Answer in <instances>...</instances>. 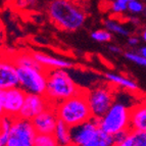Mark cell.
<instances>
[{
    "label": "cell",
    "instance_id": "6da1fadb",
    "mask_svg": "<svg viewBox=\"0 0 146 146\" xmlns=\"http://www.w3.org/2000/svg\"><path fill=\"white\" fill-rule=\"evenodd\" d=\"M49 19L55 27L63 31H76L84 25L86 13L70 0H52L48 5Z\"/></svg>",
    "mask_w": 146,
    "mask_h": 146
},
{
    "label": "cell",
    "instance_id": "7a4b0ae2",
    "mask_svg": "<svg viewBox=\"0 0 146 146\" xmlns=\"http://www.w3.org/2000/svg\"><path fill=\"white\" fill-rule=\"evenodd\" d=\"M89 90L81 89L78 94L59 103L55 108L59 119L63 121L70 128L83 124L93 117L89 100Z\"/></svg>",
    "mask_w": 146,
    "mask_h": 146
},
{
    "label": "cell",
    "instance_id": "3957f363",
    "mask_svg": "<svg viewBox=\"0 0 146 146\" xmlns=\"http://www.w3.org/2000/svg\"><path fill=\"white\" fill-rule=\"evenodd\" d=\"M81 89L63 68H52L47 76L45 97L56 108L60 102L78 94Z\"/></svg>",
    "mask_w": 146,
    "mask_h": 146
},
{
    "label": "cell",
    "instance_id": "277c9868",
    "mask_svg": "<svg viewBox=\"0 0 146 146\" xmlns=\"http://www.w3.org/2000/svg\"><path fill=\"white\" fill-rule=\"evenodd\" d=\"M131 107L115 99L110 110L99 121V128L110 135L130 129Z\"/></svg>",
    "mask_w": 146,
    "mask_h": 146
},
{
    "label": "cell",
    "instance_id": "5b68a950",
    "mask_svg": "<svg viewBox=\"0 0 146 146\" xmlns=\"http://www.w3.org/2000/svg\"><path fill=\"white\" fill-rule=\"evenodd\" d=\"M17 68L20 78V86L26 92L45 95L49 72L40 71L36 68L26 66H19Z\"/></svg>",
    "mask_w": 146,
    "mask_h": 146
},
{
    "label": "cell",
    "instance_id": "8992f818",
    "mask_svg": "<svg viewBox=\"0 0 146 146\" xmlns=\"http://www.w3.org/2000/svg\"><path fill=\"white\" fill-rule=\"evenodd\" d=\"M112 85L113 84H111V86L100 85L88 92V100L93 117L101 119L115 103V96Z\"/></svg>",
    "mask_w": 146,
    "mask_h": 146
},
{
    "label": "cell",
    "instance_id": "52a82bcc",
    "mask_svg": "<svg viewBox=\"0 0 146 146\" xmlns=\"http://www.w3.org/2000/svg\"><path fill=\"white\" fill-rule=\"evenodd\" d=\"M28 93L22 87H15L1 90L0 92V108L1 115L15 119L19 117Z\"/></svg>",
    "mask_w": 146,
    "mask_h": 146
},
{
    "label": "cell",
    "instance_id": "ba28073f",
    "mask_svg": "<svg viewBox=\"0 0 146 146\" xmlns=\"http://www.w3.org/2000/svg\"><path fill=\"white\" fill-rule=\"evenodd\" d=\"M49 106H52V105H50L48 99L45 97V95L28 93L24 106L17 117L32 121L34 117L40 115L42 111L47 110Z\"/></svg>",
    "mask_w": 146,
    "mask_h": 146
},
{
    "label": "cell",
    "instance_id": "9c48e42d",
    "mask_svg": "<svg viewBox=\"0 0 146 146\" xmlns=\"http://www.w3.org/2000/svg\"><path fill=\"white\" fill-rule=\"evenodd\" d=\"M37 134L38 133L32 121L20 117H15L13 119L10 136L17 138L24 146H34Z\"/></svg>",
    "mask_w": 146,
    "mask_h": 146
},
{
    "label": "cell",
    "instance_id": "30bf717a",
    "mask_svg": "<svg viewBox=\"0 0 146 146\" xmlns=\"http://www.w3.org/2000/svg\"><path fill=\"white\" fill-rule=\"evenodd\" d=\"M100 119L93 117L90 121L71 128L72 142L75 146H84L94 137L99 129Z\"/></svg>",
    "mask_w": 146,
    "mask_h": 146
},
{
    "label": "cell",
    "instance_id": "8fae6325",
    "mask_svg": "<svg viewBox=\"0 0 146 146\" xmlns=\"http://www.w3.org/2000/svg\"><path fill=\"white\" fill-rule=\"evenodd\" d=\"M57 122L58 117L56 115L54 106H49L47 110L32 119L38 134H54Z\"/></svg>",
    "mask_w": 146,
    "mask_h": 146
},
{
    "label": "cell",
    "instance_id": "7c38bea8",
    "mask_svg": "<svg viewBox=\"0 0 146 146\" xmlns=\"http://www.w3.org/2000/svg\"><path fill=\"white\" fill-rule=\"evenodd\" d=\"M20 78L17 74V66L8 57L2 56L0 64V88L6 90L10 88L19 87Z\"/></svg>",
    "mask_w": 146,
    "mask_h": 146
},
{
    "label": "cell",
    "instance_id": "4fadbf2b",
    "mask_svg": "<svg viewBox=\"0 0 146 146\" xmlns=\"http://www.w3.org/2000/svg\"><path fill=\"white\" fill-rule=\"evenodd\" d=\"M130 129L132 131L146 132V101L131 107Z\"/></svg>",
    "mask_w": 146,
    "mask_h": 146
},
{
    "label": "cell",
    "instance_id": "5bb4252c",
    "mask_svg": "<svg viewBox=\"0 0 146 146\" xmlns=\"http://www.w3.org/2000/svg\"><path fill=\"white\" fill-rule=\"evenodd\" d=\"M32 54L38 62H40L42 66H46L50 70H52V68H63L64 70V68H70L74 66L70 61L62 60V59L56 58V57L44 53H40V52H33Z\"/></svg>",
    "mask_w": 146,
    "mask_h": 146
},
{
    "label": "cell",
    "instance_id": "9a60e30c",
    "mask_svg": "<svg viewBox=\"0 0 146 146\" xmlns=\"http://www.w3.org/2000/svg\"><path fill=\"white\" fill-rule=\"evenodd\" d=\"M54 135H55L60 146H70L73 144L71 136V128L63 121L59 119L58 122H57V126H56Z\"/></svg>",
    "mask_w": 146,
    "mask_h": 146
},
{
    "label": "cell",
    "instance_id": "2e32d148",
    "mask_svg": "<svg viewBox=\"0 0 146 146\" xmlns=\"http://www.w3.org/2000/svg\"><path fill=\"white\" fill-rule=\"evenodd\" d=\"M115 144L113 135H110L99 128L90 141L84 146H111Z\"/></svg>",
    "mask_w": 146,
    "mask_h": 146
},
{
    "label": "cell",
    "instance_id": "e0dca14e",
    "mask_svg": "<svg viewBox=\"0 0 146 146\" xmlns=\"http://www.w3.org/2000/svg\"><path fill=\"white\" fill-rule=\"evenodd\" d=\"M105 78L110 81V83L113 84V85H117L119 87H124L128 90L131 91H136L138 90V86L135 83L134 81L130 80V79H127L125 77H122V76L115 75V74H110L107 73L105 74Z\"/></svg>",
    "mask_w": 146,
    "mask_h": 146
},
{
    "label": "cell",
    "instance_id": "ac0fdd59",
    "mask_svg": "<svg viewBox=\"0 0 146 146\" xmlns=\"http://www.w3.org/2000/svg\"><path fill=\"white\" fill-rule=\"evenodd\" d=\"M12 117L8 115H1V133H0V146H6L8 140L10 138V132H11Z\"/></svg>",
    "mask_w": 146,
    "mask_h": 146
},
{
    "label": "cell",
    "instance_id": "d6986e66",
    "mask_svg": "<svg viewBox=\"0 0 146 146\" xmlns=\"http://www.w3.org/2000/svg\"><path fill=\"white\" fill-rule=\"evenodd\" d=\"M34 146H60L54 134H37Z\"/></svg>",
    "mask_w": 146,
    "mask_h": 146
},
{
    "label": "cell",
    "instance_id": "ffe728a7",
    "mask_svg": "<svg viewBox=\"0 0 146 146\" xmlns=\"http://www.w3.org/2000/svg\"><path fill=\"white\" fill-rule=\"evenodd\" d=\"M104 26L106 28V30H108L110 32H113V33L123 35V36H128L129 35V31L128 30L125 29L121 24H119V23L115 22V21L112 20L104 21Z\"/></svg>",
    "mask_w": 146,
    "mask_h": 146
},
{
    "label": "cell",
    "instance_id": "44dd1931",
    "mask_svg": "<svg viewBox=\"0 0 146 146\" xmlns=\"http://www.w3.org/2000/svg\"><path fill=\"white\" fill-rule=\"evenodd\" d=\"M91 38L97 42H108L111 40V32L108 30H97L91 33Z\"/></svg>",
    "mask_w": 146,
    "mask_h": 146
},
{
    "label": "cell",
    "instance_id": "7402d4cb",
    "mask_svg": "<svg viewBox=\"0 0 146 146\" xmlns=\"http://www.w3.org/2000/svg\"><path fill=\"white\" fill-rule=\"evenodd\" d=\"M125 57L135 63H138V64L146 66V58L144 56H142L141 54L133 53V52H126L125 53Z\"/></svg>",
    "mask_w": 146,
    "mask_h": 146
},
{
    "label": "cell",
    "instance_id": "603a6c76",
    "mask_svg": "<svg viewBox=\"0 0 146 146\" xmlns=\"http://www.w3.org/2000/svg\"><path fill=\"white\" fill-rule=\"evenodd\" d=\"M144 5L140 0H133L128 3V10L133 13H140L144 11Z\"/></svg>",
    "mask_w": 146,
    "mask_h": 146
},
{
    "label": "cell",
    "instance_id": "cb8c5ba5",
    "mask_svg": "<svg viewBox=\"0 0 146 146\" xmlns=\"http://www.w3.org/2000/svg\"><path fill=\"white\" fill-rule=\"evenodd\" d=\"M135 138V146H146V132L133 131Z\"/></svg>",
    "mask_w": 146,
    "mask_h": 146
},
{
    "label": "cell",
    "instance_id": "d4e9b609",
    "mask_svg": "<svg viewBox=\"0 0 146 146\" xmlns=\"http://www.w3.org/2000/svg\"><path fill=\"white\" fill-rule=\"evenodd\" d=\"M110 9L113 12H115V13H122V12L128 10V4L122 2V1L115 0V1H113V2L111 3V5H110Z\"/></svg>",
    "mask_w": 146,
    "mask_h": 146
},
{
    "label": "cell",
    "instance_id": "484cf974",
    "mask_svg": "<svg viewBox=\"0 0 146 146\" xmlns=\"http://www.w3.org/2000/svg\"><path fill=\"white\" fill-rule=\"evenodd\" d=\"M115 146H135V138H134V133H133V131L130 133V135L125 139L124 141L119 144H115Z\"/></svg>",
    "mask_w": 146,
    "mask_h": 146
},
{
    "label": "cell",
    "instance_id": "4316f807",
    "mask_svg": "<svg viewBox=\"0 0 146 146\" xmlns=\"http://www.w3.org/2000/svg\"><path fill=\"white\" fill-rule=\"evenodd\" d=\"M37 0H17V3L20 7H26L28 5H32L36 2Z\"/></svg>",
    "mask_w": 146,
    "mask_h": 146
},
{
    "label": "cell",
    "instance_id": "83f0119b",
    "mask_svg": "<svg viewBox=\"0 0 146 146\" xmlns=\"http://www.w3.org/2000/svg\"><path fill=\"white\" fill-rule=\"evenodd\" d=\"M138 42H139V40L137 37H129V39H128V43H129V45H132V46L137 45Z\"/></svg>",
    "mask_w": 146,
    "mask_h": 146
},
{
    "label": "cell",
    "instance_id": "f1b7e54d",
    "mask_svg": "<svg viewBox=\"0 0 146 146\" xmlns=\"http://www.w3.org/2000/svg\"><path fill=\"white\" fill-rule=\"evenodd\" d=\"M110 50L112 52H115V53H121L122 52V49L119 48L117 46H115V45H110Z\"/></svg>",
    "mask_w": 146,
    "mask_h": 146
},
{
    "label": "cell",
    "instance_id": "f546056e",
    "mask_svg": "<svg viewBox=\"0 0 146 146\" xmlns=\"http://www.w3.org/2000/svg\"><path fill=\"white\" fill-rule=\"evenodd\" d=\"M140 54L146 58V47H142V48L140 49Z\"/></svg>",
    "mask_w": 146,
    "mask_h": 146
},
{
    "label": "cell",
    "instance_id": "4dcf8cb0",
    "mask_svg": "<svg viewBox=\"0 0 146 146\" xmlns=\"http://www.w3.org/2000/svg\"><path fill=\"white\" fill-rule=\"evenodd\" d=\"M131 22H133L135 25H137V24H139V23H140V22H139L138 19H137V17H132V19H131Z\"/></svg>",
    "mask_w": 146,
    "mask_h": 146
},
{
    "label": "cell",
    "instance_id": "1f68e13d",
    "mask_svg": "<svg viewBox=\"0 0 146 146\" xmlns=\"http://www.w3.org/2000/svg\"><path fill=\"white\" fill-rule=\"evenodd\" d=\"M142 38H143V40L146 42V29L144 30L143 32H142Z\"/></svg>",
    "mask_w": 146,
    "mask_h": 146
},
{
    "label": "cell",
    "instance_id": "d6a6232c",
    "mask_svg": "<svg viewBox=\"0 0 146 146\" xmlns=\"http://www.w3.org/2000/svg\"><path fill=\"white\" fill-rule=\"evenodd\" d=\"M117 1H122V2L127 3V4H128V3L131 2V1H133V0H117Z\"/></svg>",
    "mask_w": 146,
    "mask_h": 146
},
{
    "label": "cell",
    "instance_id": "836d02e7",
    "mask_svg": "<svg viewBox=\"0 0 146 146\" xmlns=\"http://www.w3.org/2000/svg\"><path fill=\"white\" fill-rule=\"evenodd\" d=\"M144 12H145V15H146V7L144 8Z\"/></svg>",
    "mask_w": 146,
    "mask_h": 146
},
{
    "label": "cell",
    "instance_id": "e575fe53",
    "mask_svg": "<svg viewBox=\"0 0 146 146\" xmlns=\"http://www.w3.org/2000/svg\"><path fill=\"white\" fill-rule=\"evenodd\" d=\"M111 146H115V144H113V145H111Z\"/></svg>",
    "mask_w": 146,
    "mask_h": 146
}]
</instances>
